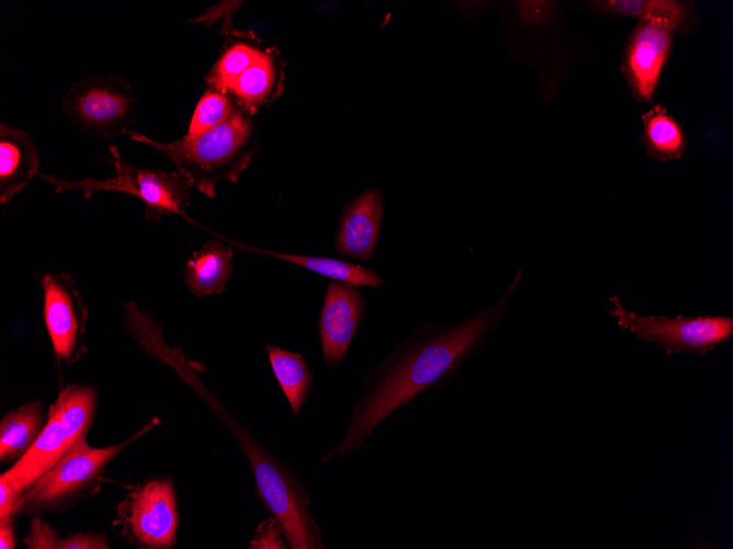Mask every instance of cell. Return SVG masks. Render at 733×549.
Listing matches in <instances>:
<instances>
[{"mask_svg": "<svg viewBox=\"0 0 733 549\" xmlns=\"http://www.w3.org/2000/svg\"><path fill=\"white\" fill-rule=\"evenodd\" d=\"M16 546L14 516L0 519V548L14 549Z\"/></svg>", "mask_w": 733, "mask_h": 549, "instance_id": "obj_29", "label": "cell"}, {"mask_svg": "<svg viewBox=\"0 0 733 549\" xmlns=\"http://www.w3.org/2000/svg\"><path fill=\"white\" fill-rule=\"evenodd\" d=\"M59 537L50 524L34 516L23 542L31 549H56Z\"/></svg>", "mask_w": 733, "mask_h": 549, "instance_id": "obj_26", "label": "cell"}, {"mask_svg": "<svg viewBox=\"0 0 733 549\" xmlns=\"http://www.w3.org/2000/svg\"><path fill=\"white\" fill-rule=\"evenodd\" d=\"M47 422L41 400L8 411L0 421V461L16 462L33 446Z\"/></svg>", "mask_w": 733, "mask_h": 549, "instance_id": "obj_18", "label": "cell"}, {"mask_svg": "<svg viewBox=\"0 0 733 549\" xmlns=\"http://www.w3.org/2000/svg\"><path fill=\"white\" fill-rule=\"evenodd\" d=\"M155 418L129 438L108 446L92 447L82 439L54 467L23 491L15 516H43L72 510L83 499L95 495L106 466L143 434L157 426Z\"/></svg>", "mask_w": 733, "mask_h": 549, "instance_id": "obj_4", "label": "cell"}, {"mask_svg": "<svg viewBox=\"0 0 733 549\" xmlns=\"http://www.w3.org/2000/svg\"><path fill=\"white\" fill-rule=\"evenodd\" d=\"M235 251L219 240H210L185 261L182 275L188 290L196 296L222 294L233 275Z\"/></svg>", "mask_w": 733, "mask_h": 549, "instance_id": "obj_16", "label": "cell"}, {"mask_svg": "<svg viewBox=\"0 0 733 549\" xmlns=\"http://www.w3.org/2000/svg\"><path fill=\"white\" fill-rule=\"evenodd\" d=\"M253 114L244 108L223 124L192 138L160 142L129 130L133 140L158 150L176 167L177 172L206 197L216 196L221 182L238 181L259 150Z\"/></svg>", "mask_w": 733, "mask_h": 549, "instance_id": "obj_2", "label": "cell"}, {"mask_svg": "<svg viewBox=\"0 0 733 549\" xmlns=\"http://www.w3.org/2000/svg\"><path fill=\"white\" fill-rule=\"evenodd\" d=\"M40 155L24 130L0 125V202L8 204L37 174Z\"/></svg>", "mask_w": 733, "mask_h": 549, "instance_id": "obj_15", "label": "cell"}, {"mask_svg": "<svg viewBox=\"0 0 733 549\" xmlns=\"http://www.w3.org/2000/svg\"><path fill=\"white\" fill-rule=\"evenodd\" d=\"M366 311L358 287L330 281L318 317V334L326 366L341 364Z\"/></svg>", "mask_w": 733, "mask_h": 549, "instance_id": "obj_11", "label": "cell"}, {"mask_svg": "<svg viewBox=\"0 0 733 549\" xmlns=\"http://www.w3.org/2000/svg\"><path fill=\"white\" fill-rule=\"evenodd\" d=\"M240 108L228 91L206 85L190 121L187 138L199 136L229 119Z\"/></svg>", "mask_w": 733, "mask_h": 549, "instance_id": "obj_22", "label": "cell"}, {"mask_svg": "<svg viewBox=\"0 0 733 549\" xmlns=\"http://www.w3.org/2000/svg\"><path fill=\"white\" fill-rule=\"evenodd\" d=\"M267 353L274 377L292 412L297 416L309 396L314 381L313 371L307 361L297 352L269 344Z\"/></svg>", "mask_w": 733, "mask_h": 549, "instance_id": "obj_20", "label": "cell"}, {"mask_svg": "<svg viewBox=\"0 0 733 549\" xmlns=\"http://www.w3.org/2000/svg\"><path fill=\"white\" fill-rule=\"evenodd\" d=\"M114 508L113 526L134 547L169 549L176 545L179 514L171 476L143 479Z\"/></svg>", "mask_w": 733, "mask_h": 549, "instance_id": "obj_7", "label": "cell"}, {"mask_svg": "<svg viewBox=\"0 0 733 549\" xmlns=\"http://www.w3.org/2000/svg\"><path fill=\"white\" fill-rule=\"evenodd\" d=\"M646 136L652 148L662 156L675 157L683 149V136L676 123L662 111L645 117Z\"/></svg>", "mask_w": 733, "mask_h": 549, "instance_id": "obj_24", "label": "cell"}, {"mask_svg": "<svg viewBox=\"0 0 733 549\" xmlns=\"http://www.w3.org/2000/svg\"><path fill=\"white\" fill-rule=\"evenodd\" d=\"M611 317L618 325L667 354H704L733 335V319L723 316L651 317L627 310L617 296L610 297Z\"/></svg>", "mask_w": 733, "mask_h": 549, "instance_id": "obj_9", "label": "cell"}, {"mask_svg": "<svg viewBox=\"0 0 733 549\" xmlns=\"http://www.w3.org/2000/svg\"><path fill=\"white\" fill-rule=\"evenodd\" d=\"M284 534L280 523L269 516L257 526L249 541V549H285L287 544L283 540Z\"/></svg>", "mask_w": 733, "mask_h": 549, "instance_id": "obj_25", "label": "cell"}, {"mask_svg": "<svg viewBox=\"0 0 733 549\" xmlns=\"http://www.w3.org/2000/svg\"><path fill=\"white\" fill-rule=\"evenodd\" d=\"M384 201L377 187H369L343 208L335 238V251L346 258L370 260L377 247Z\"/></svg>", "mask_w": 733, "mask_h": 549, "instance_id": "obj_12", "label": "cell"}, {"mask_svg": "<svg viewBox=\"0 0 733 549\" xmlns=\"http://www.w3.org/2000/svg\"><path fill=\"white\" fill-rule=\"evenodd\" d=\"M670 28L644 21L635 31L628 53V67L634 88L650 99L658 80L670 44Z\"/></svg>", "mask_w": 733, "mask_h": 549, "instance_id": "obj_14", "label": "cell"}, {"mask_svg": "<svg viewBox=\"0 0 733 549\" xmlns=\"http://www.w3.org/2000/svg\"><path fill=\"white\" fill-rule=\"evenodd\" d=\"M283 65L280 54L268 48L234 82L229 92L238 105L251 114L278 98L283 90Z\"/></svg>", "mask_w": 733, "mask_h": 549, "instance_id": "obj_17", "label": "cell"}, {"mask_svg": "<svg viewBox=\"0 0 733 549\" xmlns=\"http://www.w3.org/2000/svg\"><path fill=\"white\" fill-rule=\"evenodd\" d=\"M23 491L16 489L7 479L0 476V519L15 516L19 501Z\"/></svg>", "mask_w": 733, "mask_h": 549, "instance_id": "obj_28", "label": "cell"}, {"mask_svg": "<svg viewBox=\"0 0 733 549\" xmlns=\"http://www.w3.org/2000/svg\"><path fill=\"white\" fill-rule=\"evenodd\" d=\"M109 160L113 164L115 176L99 180L82 178L79 181H66L52 174L38 176L55 186V193L74 190L83 192L90 198L99 192H120L138 197L146 207L147 221L158 220L172 214L183 215L190 205V184L177 171L145 168L126 161L117 147L110 146Z\"/></svg>", "mask_w": 733, "mask_h": 549, "instance_id": "obj_6", "label": "cell"}, {"mask_svg": "<svg viewBox=\"0 0 733 549\" xmlns=\"http://www.w3.org/2000/svg\"><path fill=\"white\" fill-rule=\"evenodd\" d=\"M41 286L44 321L55 356L65 364H75L88 351L83 342L87 307L69 274L45 273Z\"/></svg>", "mask_w": 733, "mask_h": 549, "instance_id": "obj_10", "label": "cell"}, {"mask_svg": "<svg viewBox=\"0 0 733 549\" xmlns=\"http://www.w3.org/2000/svg\"><path fill=\"white\" fill-rule=\"evenodd\" d=\"M97 389L88 384H70L58 393L47 411V422L31 449L1 473L12 485L25 491L71 451L93 423Z\"/></svg>", "mask_w": 733, "mask_h": 549, "instance_id": "obj_5", "label": "cell"}, {"mask_svg": "<svg viewBox=\"0 0 733 549\" xmlns=\"http://www.w3.org/2000/svg\"><path fill=\"white\" fill-rule=\"evenodd\" d=\"M262 49L247 39H238L224 48L206 77V83L228 91L237 78L262 54Z\"/></svg>", "mask_w": 733, "mask_h": 549, "instance_id": "obj_21", "label": "cell"}, {"mask_svg": "<svg viewBox=\"0 0 733 549\" xmlns=\"http://www.w3.org/2000/svg\"><path fill=\"white\" fill-rule=\"evenodd\" d=\"M601 3L608 10L640 16L642 21L661 23L670 30L683 22L686 13L683 4L669 0H611Z\"/></svg>", "mask_w": 733, "mask_h": 549, "instance_id": "obj_23", "label": "cell"}, {"mask_svg": "<svg viewBox=\"0 0 733 549\" xmlns=\"http://www.w3.org/2000/svg\"><path fill=\"white\" fill-rule=\"evenodd\" d=\"M61 107L68 121L82 133L111 138L129 131L136 98L123 79L95 75L72 83Z\"/></svg>", "mask_w": 733, "mask_h": 549, "instance_id": "obj_8", "label": "cell"}, {"mask_svg": "<svg viewBox=\"0 0 733 549\" xmlns=\"http://www.w3.org/2000/svg\"><path fill=\"white\" fill-rule=\"evenodd\" d=\"M250 251L293 263L314 274L360 287H381L383 278L374 270L341 259L313 256L246 247Z\"/></svg>", "mask_w": 733, "mask_h": 549, "instance_id": "obj_19", "label": "cell"}, {"mask_svg": "<svg viewBox=\"0 0 733 549\" xmlns=\"http://www.w3.org/2000/svg\"><path fill=\"white\" fill-rule=\"evenodd\" d=\"M519 268L505 295L490 307L452 324L427 321L396 343L362 377L351 403L345 436L322 457L323 462L360 450L396 410L454 377L499 329L510 297L521 279Z\"/></svg>", "mask_w": 733, "mask_h": 549, "instance_id": "obj_1", "label": "cell"}, {"mask_svg": "<svg viewBox=\"0 0 733 549\" xmlns=\"http://www.w3.org/2000/svg\"><path fill=\"white\" fill-rule=\"evenodd\" d=\"M217 416L246 455L257 494L270 515L280 523L287 548L323 549V534L311 512L312 502L301 480L224 410Z\"/></svg>", "mask_w": 733, "mask_h": 549, "instance_id": "obj_3", "label": "cell"}, {"mask_svg": "<svg viewBox=\"0 0 733 549\" xmlns=\"http://www.w3.org/2000/svg\"><path fill=\"white\" fill-rule=\"evenodd\" d=\"M123 306L127 328L146 352L162 364L171 366L178 373L179 379L188 384L200 398L208 396L211 391L204 387L200 377L206 367L189 359L181 346L169 347L162 339L158 322L134 302H124Z\"/></svg>", "mask_w": 733, "mask_h": 549, "instance_id": "obj_13", "label": "cell"}, {"mask_svg": "<svg viewBox=\"0 0 733 549\" xmlns=\"http://www.w3.org/2000/svg\"><path fill=\"white\" fill-rule=\"evenodd\" d=\"M104 534L94 531L77 533L59 537L56 549H109Z\"/></svg>", "mask_w": 733, "mask_h": 549, "instance_id": "obj_27", "label": "cell"}]
</instances>
